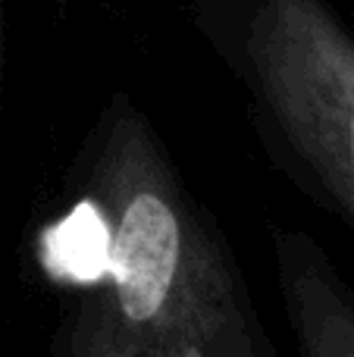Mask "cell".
I'll return each mask as SVG.
<instances>
[{
	"label": "cell",
	"mask_w": 354,
	"mask_h": 357,
	"mask_svg": "<svg viewBox=\"0 0 354 357\" xmlns=\"http://www.w3.org/2000/svg\"><path fill=\"white\" fill-rule=\"evenodd\" d=\"M82 160L38 238L63 289L50 357H282L226 232L125 94Z\"/></svg>",
	"instance_id": "obj_1"
},
{
	"label": "cell",
	"mask_w": 354,
	"mask_h": 357,
	"mask_svg": "<svg viewBox=\"0 0 354 357\" xmlns=\"http://www.w3.org/2000/svg\"><path fill=\"white\" fill-rule=\"evenodd\" d=\"M238 56L276 163L354 235V35L326 0H254Z\"/></svg>",
	"instance_id": "obj_2"
},
{
	"label": "cell",
	"mask_w": 354,
	"mask_h": 357,
	"mask_svg": "<svg viewBox=\"0 0 354 357\" xmlns=\"http://www.w3.org/2000/svg\"><path fill=\"white\" fill-rule=\"evenodd\" d=\"M276 282L298 357H354V285L311 232L273 226Z\"/></svg>",
	"instance_id": "obj_3"
},
{
	"label": "cell",
	"mask_w": 354,
	"mask_h": 357,
	"mask_svg": "<svg viewBox=\"0 0 354 357\" xmlns=\"http://www.w3.org/2000/svg\"><path fill=\"white\" fill-rule=\"evenodd\" d=\"M54 3H56V6H60V10H63V6H66V3H69V0H54Z\"/></svg>",
	"instance_id": "obj_4"
}]
</instances>
